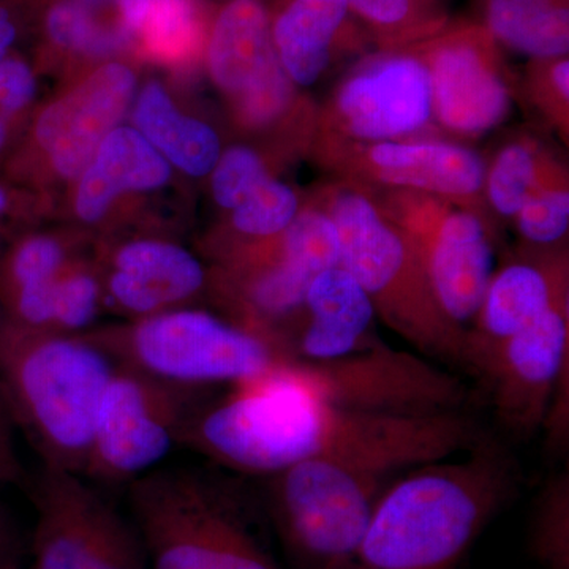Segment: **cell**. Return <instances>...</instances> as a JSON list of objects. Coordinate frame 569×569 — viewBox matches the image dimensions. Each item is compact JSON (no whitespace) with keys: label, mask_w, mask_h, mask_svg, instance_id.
<instances>
[{"label":"cell","mask_w":569,"mask_h":569,"mask_svg":"<svg viewBox=\"0 0 569 569\" xmlns=\"http://www.w3.org/2000/svg\"><path fill=\"white\" fill-rule=\"evenodd\" d=\"M212 395L183 427L181 447L217 468L268 478L312 459H347L407 471L455 458L486 436L463 411L421 418L376 417L321 402L272 367Z\"/></svg>","instance_id":"obj_1"},{"label":"cell","mask_w":569,"mask_h":569,"mask_svg":"<svg viewBox=\"0 0 569 569\" xmlns=\"http://www.w3.org/2000/svg\"><path fill=\"white\" fill-rule=\"evenodd\" d=\"M458 460L403 471L378 498L348 569H459L522 485L507 445L486 433Z\"/></svg>","instance_id":"obj_2"},{"label":"cell","mask_w":569,"mask_h":569,"mask_svg":"<svg viewBox=\"0 0 569 569\" xmlns=\"http://www.w3.org/2000/svg\"><path fill=\"white\" fill-rule=\"evenodd\" d=\"M116 362L84 336L0 323V388L41 466L84 477Z\"/></svg>","instance_id":"obj_3"},{"label":"cell","mask_w":569,"mask_h":569,"mask_svg":"<svg viewBox=\"0 0 569 569\" xmlns=\"http://www.w3.org/2000/svg\"><path fill=\"white\" fill-rule=\"evenodd\" d=\"M149 569H283L244 486L208 467H157L127 488Z\"/></svg>","instance_id":"obj_4"},{"label":"cell","mask_w":569,"mask_h":569,"mask_svg":"<svg viewBox=\"0 0 569 569\" xmlns=\"http://www.w3.org/2000/svg\"><path fill=\"white\" fill-rule=\"evenodd\" d=\"M316 203L339 233L340 266L358 280L381 318L419 355L467 372V331L438 306L425 264L407 231L365 186L337 178Z\"/></svg>","instance_id":"obj_5"},{"label":"cell","mask_w":569,"mask_h":569,"mask_svg":"<svg viewBox=\"0 0 569 569\" xmlns=\"http://www.w3.org/2000/svg\"><path fill=\"white\" fill-rule=\"evenodd\" d=\"M403 473L380 463L312 459L268 477L264 511L296 569H348L378 498Z\"/></svg>","instance_id":"obj_6"},{"label":"cell","mask_w":569,"mask_h":569,"mask_svg":"<svg viewBox=\"0 0 569 569\" xmlns=\"http://www.w3.org/2000/svg\"><path fill=\"white\" fill-rule=\"evenodd\" d=\"M81 336L116 366L183 387H236L287 359L266 337L197 309L167 310L126 328Z\"/></svg>","instance_id":"obj_7"},{"label":"cell","mask_w":569,"mask_h":569,"mask_svg":"<svg viewBox=\"0 0 569 569\" xmlns=\"http://www.w3.org/2000/svg\"><path fill=\"white\" fill-rule=\"evenodd\" d=\"M277 372L321 402L376 417L421 418L463 411L470 391L458 373L426 356L377 342L329 359L287 358Z\"/></svg>","instance_id":"obj_8"},{"label":"cell","mask_w":569,"mask_h":569,"mask_svg":"<svg viewBox=\"0 0 569 569\" xmlns=\"http://www.w3.org/2000/svg\"><path fill=\"white\" fill-rule=\"evenodd\" d=\"M213 391L116 366L97 413L82 478L99 488H129L181 447L183 427Z\"/></svg>","instance_id":"obj_9"},{"label":"cell","mask_w":569,"mask_h":569,"mask_svg":"<svg viewBox=\"0 0 569 569\" xmlns=\"http://www.w3.org/2000/svg\"><path fill=\"white\" fill-rule=\"evenodd\" d=\"M26 485L36 509L29 569H149L132 518L88 479L41 466Z\"/></svg>","instance_id":"obj_10"},{"label":"cell","mask_w":569,"mask_h":569,"mask_svg":"<svg viewBox=\"0 0 569 569\" xmlns=\"http://www.w3.org/2000/svg\"><path fill=\"white\" fill-rule=\"evenodd\" d=\"M370 192L417 246L445 316L467 331L496 271L488 212L432 194L406 190Z\"/></svg>","instance_id":"obj_11"},{"label":"cell","mask_w":569,"mask_h":569,"mask_svg":"<svg viewBox=\"0 0 569 569\" xmlns=\"http://www.w3.org/2000/svg\"><path fill=\"white\" fill-rule=\"evenodd\" d=\"M310 151L339 179L372 190H406L488 212L486 163L459 142L397 140L359 142L313 134Z\"/></svg>","instance_id":"obj_12"},{"label":"cell","mask_w":569,"mask_h":569,"mask_svg":"<svg viewBox=\"0 0 569 569\" xmlns=\"http://www.w3.org/2000/svg\"><path fill=\"white\" fill-rule=\"evenodd\" d=\"M433 123L429 73L413 47L353 67L317 112L316 134L359 142L417 140Z\"/></svg>","instance_id":"obj_13"},{"label":"cell","mask_w":569,"mask_h":569,"mask_svg":"<svg viewBox=\"0 0 569 569\" xmlns=\"http://www.w3.org/2000/svg\"><path fill=\"white\" fill-rule=\"evenodd\" d=\"M413 48L429 73L437 129L481 137L508 118L515 89L497 41L482 26L441 29Z\"/></svg>","instance_id":"obj_14"},{"label":"cell","mask_w":569,"mask_h":569,"mask_svg":"<svg viewBox=\"0 0 569 569\" xmlns=\"http://www.w3.org/2000/svg\"><path fill=\"white\" fill-rule=\"evenodd\" d=\"M569 373V298L500 348L479 380L498 425L526 438L545 425L560 378Z\"/></svg>","instance_id":"obj_15"},{"label":"cell","mask_w":569,"mask_h":569,"mask_svg":"<svg viewBox=\"0 0 569 569\" xmlns=\"http://www.w3.org/2000/svg\"><path fill=\"white\" fill-rule=\"evenodd\" d=\"M569 298L568 250L526 249L493 271L477 316L467 328V372L481 377L490 359L523 329Z\"/></svg>","instance_id":"obj_16"},{"label":"cell","mask_w":569,"mask_h":569,"mask_svg":"<svg viewBox=\"0 0 569 569\" xmlns=\"http://www.w3.org/2000/svg\"><path fill=\"white\" fill-rule=\"evenodd\" d=\"M137 74L104 63L61 99L48 104L33 126V140L62 178L81 176L97 149L132 107Z\"/></svg>","instance_id":"obj_17"},{"label":"cell","mask_w":569,"mask_h":569,"mask_svg":"<svg viewBox=\"0 0 569 569\" xmlns=\"http://www.w3.org/2000/svg\"><path fill=\"white\" fill-rule=\"evenodd\" d=\"M208 283L203 264L173 242L138 239L114 250L104 277L112 307L137 320L174 310Z\"/></svg>","instance_id":"obj_18"},{"label":"cell","mask_w":569,"mask_h":569,"mask_svg":"<svg viewBox=\"0 0 569 569\" xmlns=\"http://www.w3.org/2000/svg\"><path fill=\"white\" fill-rule=\"evenodd\" d=\"M376 307L342 266L326 269L307 288L301 318L287 343L288 358L329 361L380 342Z\"/></svg>","instance_id":"obj_19"},{"label":"cell","mask_w":569,"mask_h":569,"mask_svg":"<svg viewBox=\"0 0 569 569\" xmlns=\"http://www.w3.org/2000/svg\"><path fill=\"white\" fill-rule=\"evenodd\" d=\"M170 176L171 164L134 127H116L80 176L74 198L78 217L97 223L121 194L160 189Z\"/></svg>","instance_id":"obj_20"},{"label":"cell","mask_w":569,"mask_h":569,"mask_svg":"<svg viewBox=\"0 0 569 569\" xmlns=\"http://www.w3.org/2000/svg\"><path fill=\"white\" fill-rule=\"evenodd\" d=\"M351 11L346 0H291L272 24V41L296 88H312L335 61Z\"/></svg>","instance_id":"obj_21"},{"label":"cell","mask_w":569,"mask_h":569,"mask_svg":"<svg viewBox=\"0 0 569 569\" xmlns=\"http://www.w3.org/2000/svg\"><path fill=\"white\" fill-rule=\"evenodd\" d=\"M276 61L264 7L257 0H231L209 33L208 69L217 88L233 99Z\"/></svg>","instance_id":"obj_22"},{"label":"cell","mask_w":569,"mask_h":569,"mask_svg":"<svg viewBox=\"0 0 569 569\" xmlns=\"http://www.w3.org/2000/svg\"><path fill=\"white\" fill-rule=\"evenodd\" d=\"M133 126L171 167L193 178L211 174L222 156L216 130L179 111L159 81H149L137 97Z\"/></svg>","instance_id":"obj_23"},{"label":"cell","mask_w":569,"mask_h":569,"mask_svg":"<svg viewBox=\"0 0 569 569\" xmlns=\"http://www.w3.org/2000/svg\"><path fill=\"white\" fill-rule=\"evenodd\" d=\"M67 266V250L51 236H31L18 242L0 263V301L7 321L44 331L51 326V291Z\"/></svg>","instance_id":"obj_24"},{"label":"cell","mask_w":569,"mask_h":569,"mask_svg":"<svg viewBox=\"0 0 569 569\" xmlns=\"http://www.w3.org/2000/svg\"><path fill=\"white\" fill-rule=\"evenodd\" d=\"M482 28L509 50L531 61L568 56V0H482Z\"/></svg>","instance_id":"obj_25"},{"label":"cell","mask_w":569,"mask_h":569,"mask_svg":"<svg viewBox=\"0 0 569 569\" xmlns=\"http://www.w3.org/2000/svg\"><path fill=\"white\" fill-rule=\"evenodd\" d=\"M563 170V163L535 138H512L486 164V206L503 219H515L530 194Z\"/></svg>","instance_id":"obj_26"},{"label":"cell","mask_w":569,"mask_h":569,"mask_svg":"<svg viewBox=\"0 0 569 569\" xmlns=\"http://www.w3.org/2000/svg\"><path fill=\"white\" fill-rule=\"evenodd\" d=\"M387 50L421 43L443 29L436 0H346Z\"/></svg>","instance_id":"obj_27"},{"label":"cell","mask_w":569,"mask_h":569,"mask_svg":"<svg viewBox=\"0 0 569 569\" xmlns=\"http://www.w3.org/2000/svg\"><path fill=\"white\" fill-rule=\"evenodd\" d=\"M529 550L546 569H569V468L550 475L531 512Z\"/></svg>","instance_id":"obj_28"},{"label":"cell","mask_w":569,"mask_h":569,"mask_svg":"<svg viewBox=\"0 0 569 569\" xmlns=\"http://www.w3.org/2000/svg\"><path fill=\"white\" fill-rule=\"evenodd\" d=\"M277 252L317 276L340 266L339 233L329 213L316 201L301 206L290 227L272 239Z\"/></svg>","instance_id":"obj_29"},{"label":"cell","mask_w":569,"mask_h":569,"mask_svg":"<svg viewBox=\"0 0 569 569\" xmlns=\"http://www.w3.org/2000/svg\"><path fill=\"white\" fill-rule=\"evenodd\" d=\"M137 37L159 58H186L201 37L197 0H149Z\"/></svg>","instance_id":"obj_30"},{"label":"cell","mask_w":569,"mask_h":569,"mask_svg":"<svg viewBox=\"0 0 569 569\" xmlns=\"http://www.w3.org/2000/svg\"><path fill=\"white\" fill-rule=\"evenodd\" d=\"M301 211V200L290 186L269 176L238 208L231 211V227L257 241H272L283 233Z\"/></svg>","instance_id":"obj_31"},{"label":"cell","mask_w":569,"mask_h":569,"mask_svg":"<svg viewBox=\"0 0 569 569\" xmlns=\"http://www.w3.org/2000/svg\"><path fill=\"white\" fill-rule=\"evenodd\" d=\"M515 220L526 246L537 249L563 246L569 228L567 170L553 176L537 192L531 193Z\"/></svg>","instance_id":"obj_32"},{"label":"cell","mask_w":569,"mask_h":569,"mask_svg":"<svg viewBox=\"0 0 569 569\" xmlns=\"http://www.w3.org/2000/svg\"><path fill=\"white\" fill-rule=\"evenodd\" d=\"M44 31L59 48L88 54H104L126 40L122 33L107 28L97 18L88 0L56 2L44 17Z\"/></svg>","instance_id":"obj_33"},{"label":"cell","mask_w":569,"mask_h":569,"mask_svg":"<svg viewBox=\"0 0 569 569\" xmlns=\"http://www.w3.org/2000/svg\"><path fill=\"white\" fill-rule=\"evenodd\" d=\"M103 283L96 272L63 268L52 287L51 332L81 336L99 316Z\"/></svg>","instance_id":"obj_34"},{"label":"cell","mask_w":569,"mask_h":569,"mask_svg":"<svg viewBox=\"0 0 569 569\" xmlns=\"http://www.w3.org/2000/svg\"><path fill=\"white\" fill-rule=\"evenodd\" d=\"M296 89L282 63H271L244 91L233 97L239 119L249 129L272 126L293 107Z\"/></svg>","instance_id":"obj_35"},{"label":"cell","mask_w":569,"mask_h":569,"mask_svg":"<svg viewBox=\"0 0 569 569\" xmlns=\"http://www.w3.org/2000/svg\"><path fill=\"white\" fill-rule=\"evenodd\" d=\"M211 176L213 200L231 212L271 174L263 157L254 149L233 146L222 151Z\"/></svg>","instance_id":"obj_36"},{"label":"cell","mask_w":569,"mask_h":569,"mask_svg":"<svg viewBox=\"0 0 569 569\" xmlns=\"http://www.w3.org/2000/svg\"><path fill=\"white\" fill-rule=\"evenodd\" d=\"M527 92L546 116L550 126L568 138L569 61L568 56L531 61L527 74Z\"/></svg>","instance_id":"obj_37"},{"label":"cell","mask_w":569,"mask_h":569,"mask_svg":"<svg viewBox=\"0 0 569 569\" xmlns=\"http://www.w3.org/2000/svg\"><path fill=\"white\" fill-rule=\"evenodd\" d=\"M13 418L7 406L6 396L0 388V485H26L24 468L18 456L17 443H14Z\"/></svg>","instance_id":"obj_38"},{"label":"cell","mask_w":569,"mask_h":569,"mask_svg":"<svg viewBox=\"0 0 569 569\" xmlns=\"http://www.w3.org/2000/svg\"><path fill=\"white\" fill-rule=\"evenodd\" d=\"M26 0H0V61L13 54L24 32Z\"/></svg>","instance_id":"obj_39"},{"label":"cell","mask_w":569,"mask_h":569,"mask_svg":"<svg viewBox=\"0 0 569 569\" xmlns=\"http://www.w3.org/2000/svg\"><path fill=\"white\" fill-rule=\"evenodd\" d=\"M21 565L20 542L6 509L0 505V569H13Z\"/></svg>","instance_id":"obj_40"},{"label":"cell","mask_w":569,"mask_h":569,"mask_svg":"<svg viewBox=\"0 0 569 569\" xmlns=\"http://www.w3.org/2000/svg\"><path fill=\"white\" fill-rule=\"evenodd\" d=\"M22 114L24 112L13 107V103H10L9 100L0 97V157L9 149L14 127H17Z\"/></svg>","instance_id":"obj_41"},{"label":"cell","mask_w":569,"mask_h":569,"mask_svg":"<svg viewBox=\"0 0 569 569\" xmlns=\"http://www.w3.org/2000/svg\"><path fill=\"white\" fill-rule=\"evenodd\" d=\"M11 206V194L10 190L7 189L3 183H0V219L6 216L7 212L10 211Z\"/></svg>","instance_id":"obj_42"},{"label":"cell","mask_w":569,"mask_h":569,"mask_svg":"<svg viewBox=\"0 0 569 569\" xmlns=\"http://www.w3.org/2000/svg\"><path fill=\"white\" fill-rule=\"evenodd\" d=\"M13 569H24L21 567V565H18V567H14Z\"/></svg>","instance_id":"obj_43"}]
</instances>
